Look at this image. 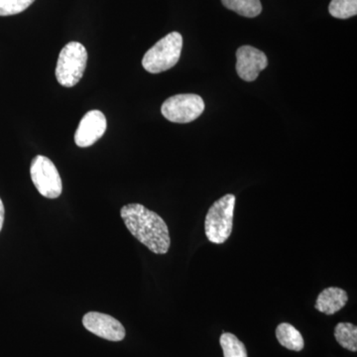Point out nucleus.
<instances>
[{"mask_svg":"<svg viewBox=\"0 0 357 357\" xmlns=\"http://www.w3.org/2000/svg\"><path fill=\"white\" fill-rule=\"evenodd\" d=\"M347 301H349V296L344 289L326 288L319 293L314 307L318 311L330 316L340 312L347 305Z\"/></svg>","mask_w":357,"mask_h":357,"instance_id":"9d476101","label":"nucleus"},{"mask_svg":"<svg viewBox=\"0 0 357 357\" xmlns=\"http://www.w3.org/2000/svg\"><path fill=\"white\" fill-rule=\"evenodd\" d=\"M223 6L244 17L253 18L262 13L260 0H222Z\"/></svg>","mask_w":357,"mask_h":357,"instance_id":"f8f14e48","label":"nucleus"},{"mask_svg":"<svg viewBox=\"0 0 357 357\" xmlns=\"http://www.w3.org/2000/svg\"><path fill=\"white\" fill-rule=\"evenodd\" d=\"M83 325L89 332L110 342H121L126 337V328L121 321L102 312H89L84 314Z\"/></svg>","mask_w":357,"mask_h":357,"instance_id":"0eeeda50","label":"nucleus"},{"mask_svg":"<svg viewBox=\"0 0 357 357\" xmlns=\"http://www.w3.org/2000/svg\"><path fill=\"white\" fill-rule=\"evenodd\" d=\"M121 215L126 227L138 241L155 255H166L171 245L170 234L163 218L139 204H126Z\"/></svg>","mask_w":357,"mask_h":357,"instance_id":"f257e3e1","label":"nucleus"},{"mask_svg":"<svg viewBox=\"0 0 357 357\" xmlns=\"http://www.w3.org/2000/svg\"><path fill=\"white\" fill-rule=\"evenodd\" d=\"M88 63V52L83 44L70 42L59 55L56 77L58 83L66 88L76 86L84 76Z\"/></svg>","mask_w":357,"mask_h":357,"instance_id":"20e7f679","label":"nucleus"},{"mask_svg":"<svg viewBox=\"0 0 357 357\" xmlns=\"http://www.w3.org/2000/svg\"><path fill=\"white\" fill-rule=\"evenodd\" d=\"M4 222V206L2 203L1 199H0V231H1L2 227H3Z\"/></svg>","mask_w":357,"mask_h":357,"instance_id":"f3484780","label":"nucleus"},{"mask_svg":"<svg viewBox=\"0 0 357 357\" xmlns=\"http://www.w3.org/2000/svg\"><path fill=\"white\" fill-rule=\"evenodd\" d=\"M225 357H248L245 345L229 333H223L220 340Z\"/></svg>","mask_w":357,"mask_h":357,"instance_id":"4468645a","label":"nucleus"},{"mask_svg":"<svg viewBox=\"0 0 357 357\" xmlns=\"http://www.w3.org/2000/svg\"><path fill=\"white\" fill-rule=\"evenodd\" d=\"M335 340L345 349L357 351V328L351 323H340L335 326Z\"/></svg>","mask_w":357,"mask_h":357,"instance_id":"ddd939ff","label":"nucleus"},{"mask_svg":"<svg viewBox=\"0 0 357 357\" xmlns=\"http://www.w3.org/2000/svg\"><path fill=\"white\" fill-rule=\"evenodd\" d=\"M328 13L338 20H349L357 14V0H332Z\"/></svg>","mask_w":357,"mask_h":357,"instance_id":"2eb2a0df","label":"nucleus"},{"mask_svg":"<svg viewBox=\"0 0 357 357\" xmlns=\"http://www.w3.org/2000/svg\"><path fill=\"white\" fill-rule=\"evenodd\" d=\"M107 128L105 115L100 110H91L82 119L75 134V142L79 147L86 148L102 137Z\"/></svg>","mask_w":357,"mask_h":357,"instance_id":"1a4fd4ad","label":"nucleus"},{"mask_svg":"<svg viewBox=\"0 0 357 357\" xmlns=\"http://www.w3.org/2000/svg\"><path fill=\"white\" fill-rule=\"evenodd\" d=\"M267 66L266 55L255 47L246 45L236 51V72L243 81L255 82Z\"/></svg>","mask_w":357,"mask_h":357,"instance_id":"6e6552de","label":"nucleus"},{"mask_svg":"<svg viewBox=\"0 0 357 357\" xmlns=\"http://www.w3.org/2000/svg\"><path fill=\"white\" fill-rule=\"evenodd\" d=\"M182 48V35L178 32L170 33L146 52L142 59L143 68L151 74L170 70L180 60Z\"/></svg>","mask_w":357,"mask_h":357,"instance_id":"7ed1b4c3","label":"nucleus"},{"mask_svg":"<svg viewBox=\"0 0 357 357\" xmlns=\"http://www.w3.org/2000/svg\"><path fill=\"white\" fill-rule=\"evenodd\" d=\"M32 182L40 194L47 199H57L63 191L62 180L55 164L47 157L38 155L30 167Z\"/></svg>","mask_w":357,"mask_h":357,"instance_id":"423d86ee","label":"nucleus"},{"mask_svg":"<svg viewBox=\"0 0 357 357\" xmlns=\"http://www.w3.org/2000/svg\"><path fill=\"white\" fill-rule=\"evenodd\" d=\"M204 110L203 98L194 93H181L171 96L163 102L161 107L163 116L175 123H189L196 121Z\"/></svg>","mask_w":357,"mask_h":357,"instance_id":"39448f33","label":"nucleus"},{"mask_svg":"<svg viewBox=\"0 0 357 357\" xmlns=\"http://www.w3.org/2000/svg\"><path fill=\"white\" fill-rule=\"evenodd\" d=\"M276 337L279 344L294 351H301L304 349V338L295 326L290 324H280L276 328Z\"/></svg>","mask_w":357,"mask_h":357,"instance_id":"9b49d317","label":"nucleus"},{"mask_svg":"<svg viewBox=\"0 0 357 357\" xmlns=\"http://www.w3.org/2000/svg\"><path fill=\"white\" fill-rule=\"evenodd\" d=\"M236 197L227 194L213 204L204 220V231L211 243L222 244L229 239L234 227Z\"/></svg>","mask_w":357,"mask_h":357,"instance_id":"f03ea898","label":"nucleus"},{"mask_svg":"<svg viewBox=\"0 0 357 357\" xmlns=\"http://www.w3.org/2000/svg\"><path fill=\"white\" fill-rule=\"evenodd\" d=\"M35 0H0V16H10L23 13Z\"/></svg>","mask_w":357,"mask_h":357,"instance_id":"dca6fc26","label":"nucleus"}]
</instances>
